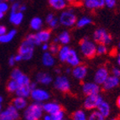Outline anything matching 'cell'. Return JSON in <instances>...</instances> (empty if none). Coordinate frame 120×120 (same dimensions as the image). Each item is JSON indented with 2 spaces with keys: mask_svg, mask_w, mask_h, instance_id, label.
I'll return each mask as SVG.
<instances>
[{
  "mask_svg": "<svg viewBox=\"0 0 120 120\" xmlns=\"http://www.w3.org/2000/svg\"><path fill=\"white\" fill-rule=\"evenodd\" d=\"M42 103L34 102L26 107L24 111V120H40L43 117Z\"/></svg>",
  "mask_w": 120,
  "mask_h": 120,
  "instance_id": "6da1fadb",
  "label": "cell"
},
{
  "mask_svg": "<svg viewBox=\"0 0 120 120\" xmlns=\"http://www.w3.org/2000/svg\"><path fill=\"white\" fill-rule=\"evenodd\" d=\"M80 50L84 57L92 59L97 55V43L85 37L80 41Z\"/></svg>",
  "mask_w": 120,
  "mask_h": 120,
  "instance_id": "7a4b0ae2",
  "label": "cell"
},
{
  "mask_svg": "<svg viewBox=\"0 0 120 120\" xmlns=\"http://www.w3.org/2000/svg\"><path fill=\"white\" fill-rule=\"evenodd\" d=\"M34 52V45L27 39H24L19 48L18 53L22 56L23 60H30L32 59Z\"/></svg>",
  "mask_w": 120,
  "mask_h": 120,
  "instance_id": "3957f363",
  "label": "cell"
},
{
  "mask_svg": "<svg viewBox=\"0 0 120 120\" xmlns=\"http://www.w3.org/2000/svg\"><path fill=\"white\" fill-rule=\"evenodd\" d=\"M76 21H77V18L72 9L62 11L59 17V23L65 27H72L76 25Z\"/></svg>",
  "mask_w": 120,
  "mask_h": 120,
  "instance_id": "277c9868",
  "label": "cell"
},
{
  "mask_svg": "<svg viewBox=\"0 0 120 120\" xmlns=\"http://www.w3.org/2000/svg\"><path fill=\"white\" fill-rule=\"evenodd\" d=\"M92 38H93V41L97 44H103L106 45L111 44L112 40L111 34L105 29L102 28L97 29L93 32Z\"/></svg>",
  "mask_w": 120,
  "mask_h": 120,
  "instance_id": "5b68a950",
  "label": "cell"
},
{
  "mask_svg": "<svg viewBox=\"0 0 120 120\" xmlns=\"http://www.w3.org/2000/svg\"><path fill=\"white\" fill-rule=\"evenodd\" d=\"M103 101V98L100 94H94L86 96L83 102V107L86 110H95L99 106V104Z\"/></svg>",
  "mask_w": 120,
  "mask_h": 120,
  "instance_id": "8992f818",
  "label": "cell"
},
{
  "mask_svg": "<svg viewBox=\"0 0 120 120\" xmlns=\"http://www.w3.org/2000/svg\"><path fill=\"white\" fill-rule=\"evenodd\" d=\"M54 86L56 90L61 92H68L71 90V82L66 76H57L54 81Z\"/></svg>",
  "mask_w": 120,
  "mask_h": 120,
  "instance_id": "52a82bcc",
  "label": "cell"
},
{
  "mask_svg": "<svg viewBox=\"0 0 120 120\" xmlns=\"http://www.w3.org/2000/svg\"><path fill=\"white\" fill-rule=\"evenodd\" d=\"M30 98H32V100L34 101V102L42 103V102H46L47 100L50 99V93L46 90H45V89L36 87L32 90L31 94H30Z\"/></svg>",
  "mask_w": 120,
  "mask_h": 120,
  "instance_id": "ba28073f",
  "label": "cell"
},
{
  "mask_svg": "<svg viewBox=\"0 0 120 120\" xmlns=\"http://www.w3.org/2000/svg\"><path fill=\"white\" fill-rule=\"evenodd\" d=\"M19 111L12 104L0 112V120H19Z\"/></svg>",
  "mask_w": 120,
  "mask_h": 120,
  "instance_id": "9c48e42d",
  "label": "cell"
},
{
  "mask_svg": "<svg viewBox=\"0 0 120 120\" xmlns=\"http://www.w3.org/2000/svg\"><path fill=\"white\" fill-rule=\"evenodd\" d=\"M82 91L83 94L86 96L89 95L99 94L101 91V87L98 84H97L94 82H86L82 84Z\"/></svg>",
  "mask_w": 120,
  "mask_h": 120,
  "instance_id": "30bf717a",
  "label": "cell"
},
{
  "mask_svg": "<svg viewBox=\"0 0 120 120\" xmlns=\"http://www.w3.org/2000/svg\"><path fill=\"white\" fill-rule=\"evenodd\" d=\"M109 75H110L109 71L106 66H100V67H98V69L96 71L94 74V78H93L94 82H96L99 86H102L104 83V82L107 80V78L109 76Z\"/></svg>",
  "mask_w": 120,
  "mask_h": 120,
  "instance_id": "8fae6325",
  "label": "cell"
},
{
  "mask_svg": "<svg viewBox=\"0 0 120 120\" xmlns=\"http://www.w3.org/2000/svg\"><path fill=\"white\" fill-rule=\"evenodd\" d=\"M87 67L83 64H80L76 66H74L71 70V75L76 78V80L82 81L86 78L87 75Z\"/></svg>",
  "mask_w": 120,
  "mask_h": 120,
  "instance_id": "7c38bea8",
  "label": "cell"
},
{
  "mask_svg": "<svg viewBox=\"0 0 120 120\" xmlns=\"http://www.w3.org/2000/svg\"><path fill=\"white\" fill-rule=\"evenodd\" d=\"M119 83H120L119 77L114 76L112 75H109V76L107 78V80L104 82V83L102 85V86L104 91H110L114 89V88H116L119 85Z\"/></svg>",
  "mask_w": 120,
  "mask_h": 120,
  "instance_id": "4fadbf2b",
  "label": "cell"
},
{
  "mask_svg": "<svg viewBox=\"0 0 120 120\" xmlns=\"http://www.w3.org/2000/svg\"><path fill=\"white\" fill-rule=\"evenodd\" d=\"M34 35L38 45H40L43 43H48L51 37V32L50 30H40L36 34H34Z\"/></svg>",
  "mask_w": 120,
  "mask_h": 120,
  "instance_id": "5bb4252c",
  "label": "cell"
},
{
  "mask_svg": "<svg viewBox=\"0 0 120 120\" xmlns=\"http://www.w3.org/2000/svg\"><path fill=\"white\" fill-rule=\"evenodd\" d=\"M43 107V110L45 113L49 114H54L56 112L61 110L62 107L60 106L58 102H45V103L42 104Z\"/></svg>",
  "mask_w": 120,
  "mask_h": 120,
  "instance_id": "9a60e30c",
  "label": "cell"
},
{
  "mask_svg": "<svg viewBox=\"0 0 120 120\" xmlns=\"http://www.w3.org/2000/svg\"><path fill=\"white\" fill-rule=\"evenodd\" d=\"M66 62L71 67H74V66H76L81 64V59L79 57V55L76 52V50L71 49Z\"/></svg>",
  "mask_w": 120,
  "mask_h": 120,
  "instance_id": "2e32d148",
  "label": "cell"
},
{
  "mask_svg": "<svg viewBox=\"0 0 120 120\" xmlns=\"http://www.w3.org/2000/svg\"><path fill=\"white\" fill-rule=\"evenodd\" d=\"M35 80L37 83L47 86L53 82V78L50 76V74H49L47 72H39L35 76Z\"/></svg>",
  "mask_w": 120,
  "mask_h": 120,
  "instance_id": "e0dca14e",
  "label": "cell"
},
{
  "mask_svg": "<svg viewBox=\"0 0 120 120\" xmlns=\"http://www.w3.org/2000/svg\"><path fill=\"white\" fill-rule=\"evenodd\" d=\"M83 4L87 9L94 10L105 6V0H85Z\"/></svg>",
  "mask_w": 120,
  "mask_h": 120,
  "instance_id": "ac0fdd59",
  "label": "cell"
},
{
  "mask_svg": "<svg viewBox=\"0 0 120 120\" xmlns=\"http://www.w3.org/2000/svg\"><path fill=\"white\" fill-rule=\"evenodd\" d=\"M12 105L15 108H17L19 111L24 110L26 107L28 106V102H27V98H22V97L16 96L13 99Z\"/></svg>",
  "mask_w": 120,
  "mask_h": 120,
  "instance_id": "d6986e66",
  "label": "cell"
},
{
  "mask_svg": "<svg viewBox=\"0 0 120 120\" xmlns=\"http://www.w3.org/2000/svg\"><path fill=\"white\" fill-rule=\"evenodd\" d=\"M42 64L46 67H51L56 64V58L55 56L50 52L45 51L42 56Z\"/></svg>",
  "mask_w": 120,
  "mask_h": 120,
  "instance_id": "ffe728a7",
  "label": "cell"
},
{
  "mask_svg": "<svg viewBox=\"0 0 120 120\" xmlns=\"http://www.w3.org/2000/svg\"><path fill=\"white\" fill-rule=\"evenodd\" d=\"M32 92V88L30 85H25V86H19V88L16 90V92H14L15 95L18 97H22V98H28L29 97H30Z\"/></svg>",
  "mask_w": 120,
  "mask_h": 120,
  "instance_id": "44dd1931",
  "label": "cell"
},
{
  "mask_svg": "<svg viewBox=\"0 0 120 120\" xmlns=\"http://www.w3.org/2000/svg\"><path fill=\"white\" fill-rule=\"evenodd\" d=\"M24 19V13L17 11V12H10L9 21L14 25H19Z\"/></svg>",
  "mask_w": 120,
  "mask_h": 120,
  "instance_id": "7402d4cb",
  "label": "cell"
},
{
  "mask_svg": "<svg viewBox=\"0 0 120 120\" xmlns=\"http://www.w3.org/2000/svg\"><path fill=\"white\" fill-rule=\"evenodd\" d=\"M97 110L100 112V113L102 114L104 118H108L109 115H110L111 107H110V105H109V103H108V102H106V101L103 100L100 104H99V106L98 107Z\"/></svg>",
  "mask_w": 120,
  "mask_h": 120,
  "instance_id": "603a6c76",
  "label": "cell"
},
{
  "mask_svg": "<svg viewBox=\"0 0 120 120\" xmlns=\"http://www.w3.org/2000/svg\"><path fill=\"white\" fill-rule=\"evenodd\" d=\"M71 48L69 47L67 45H62L60 47V50H59L58 53H57V57H58V60L60 62H66V59H67V56L69 55V52H70Z\"/></svg>",
  "mask_w": 120,
  "mask_h": 120,
  "instance_id": "cb8c5ba5",
  "label": "cell"
},
{
  "mask_svg": "<svg viewBox=\"0 0 120 120\" xmlns=\"http://www.w3.org/2000/svg\"><path fill=\"white\" fill-rule=\"evenodd\" d=\"M49 4L56 10H63L67 6L66 0H49Z\"/></svg>",
  "mask_w": 120,
  "mask_h": 120,
  "instance_id": "d4e9b609",
  "label": "cell"
},
{
  "mask_svg": "<svg viewBox=\"0 0 120 120\" xmlns=\"http://www.w3.org/2000/svg\"><path fill=\"white\" fill-rule=\"evenodd\" d=\"M16 34H17V30L14 29V30H9L6 34H3V35H0V43H3V44L9 43L10 41L15 37Z\"/></svg>",
  "mask_w": 120,
  "mask_h": 120,
  "instance_id": "484cf974",
  "label": "cell"
},
{
  "mask_svg": "<svg viewBox=\"0 0 120 120\" xmlns=\"http://www.w3.org/2000/svg\"><path fill=\"white\" fill-rule=\"evenodd\" d=\"M57 38H58L59 40V43L61 44L62 45H68L71 41V34L68 31H62L59 34V35L57 36Z\"/></svg>",
  "mask_w": 120,
  "mask_h": 120,
  "instance_id": "4316f807",
  "label": "cell"
},
{
  "mask_svg": "<svg viewBox=\"0 0 120 120\" xmlns=\"http://www.w3.org/2000/svg\"><path fill=\"white\" fill-rule=\"evenodd\" d=\"M30 28L32 30H35V31H39L41 30L43 26V20L42 19H40V17H34L32 19L30 20Z\"/></svg>",
  "mask_w": 120,
  "mask_h": 120,
  "instance_id": "83f0119b",
  "label": "cell"
},
{
  "mask_svg": "<svg viewBox=\"0 0 120 120\" xmlns=\"http://www.w3.org/2000/svg\"><path fill=\"white\" fill-rule=\"evenodd\" d=\"M71 120H87V114L83 109H78L71 114Z\"/></svg>",
  "mask_w": 120,
  "mask_h": 120,
  "instance_id": "f1b7e54d",
  "label": "cell"
},
{
  "mask_svg": "<svg viewBox=\"0 0 120 120\" xmlns=\"http://www.w3.org/2000/svg\"><path fill=\"white\" fill-rule=\"evenodd\" d=\"M92 23V19L89 18V17L84 16V17L80 18L79 19H77V21H76V25L78 29H82V28H83V27H85V26L91 24Z\"/></svg>",
  "mask_w": 120,
  "mask_h": 120,
  "instance_id": "f546056e",
  "label": "cell"
},
{
  "mask_svg": "<svg viewBox=\"0 0 120 120\" xmlns=\"http://www.w3.org/2000/svg\"><path fill=\"white\" fill-rule=\"evenodd\" d=\"M87 120H105V118L97 109H95L91 111L87 116Z\"/></svg>",
  "mask_w": 120,
  "mask_h": 120,
  "instance_id": "4dcf8cb0",
  "label": "cell"
},
{
  "mask_svg": "<svg viewBox=\"0 0 120 120\" xmlns=\"http://www.w3.org/2000/svg\"><path fill=\"white\" fill-rule=\"evenodd\" d=\"M19 88L18 82L14 79H10V81L7 84V91L10 93H14L16 90Z\"/></svg>",
  "mask_w": 120,
  "mask_h": 120,
  "instance_id": "1f68e13d",
  "label": "cell"
},
{
  "mask_svg": "<svg viewBox=\"0 0 120 120\" xmlns=\"http://www.w3.org/2000/svg\"><path fill=\"white\" fill-rule=\"evenodd\" d=\"M17 82H18L19 84V86H25V85H30V82H31V81H30V77H29L27 75H25L24 73H23L21 76H19V77L17 79V80H15Z\"/></svg>",
  "mask_w": 120,
  "mask_h": 120,
  "instance_id": "d6a6232c",
  "label": "cell"
},
{
  "mask_svg": "<svg viewBox=\"0 0 120 120\" xmlns=\"http://www.w3.org/2000/svg\"><path fill=\"white\" fill-rule=\"evenodd\" d=\"M108 51V47L106 45L98 44L97 45V55L98 56H102L105 55Z\"/></svg>",
  "mask_w": 120,
  "mask_h": 120,
  "instance_id": "836d02e7",
  "label": "cell"
},
{
  "mask_svg": "<svg viewBox=\"0 0 120 120\" xmlns=\"http://www.w3.org/2000/svg\"><path fill=\"white\" fill-rule=\"evenodd\" d=\"M64 119H65V112L63 109L56 112L54 114H51V120H64Z\"/></svg>",
  "mask_w": 120,
  "mask_h": 120,
  "instance_id": "e575fe53",
  "label": "cell"
},
{
  "mask_svg": "<svg viewBox=\"0 0 120 120\" xmlns=\"http://www.w3.org/2000/svg\"><path fill=\"white\" fill-rule=\"evenodd\" d=\"M60 46L57 43H52L51 45H50V47H49V52H50L52 55H54V56H56V55H57V53H58L59 50H60Z\"/></svg>",
  "mask_w": 120,
  "mask_h": 120,
  "instance_id": "d590c367",
  "label": "cell"
},
{
  "mask_svg": "<svg viewBox=\"0 0 120 120\" xmlns=\"http://www.w3.org/2000/svg\"><path fill=\"white\" fill-rule=\"evenodd\" d=\"M23 74V72L18 68H14V70L11 71V74H10V77L11 79H14V80H17L19 77L21 75Z\"/></svg>",
  "mask_w": 120,
  "mask_h": 120,
  "instance_id": "8d00e7d4",
  "label": "cell"
},
{
  "mask_svg": "<svg viewBox=\"0 0 120 120\" xmlns=\"http://www.w3.org/2000/svg\"><path fill=\"white\" fill-rule=\"evenodd\" d=\"M59 19H57L56 17H55L54 19H52L50 23L48 24L49 27H50V30H54V29L57 28V26L59 25Z\"/></svg>",
  "mask_w": 120,
  "mask_h": 120,
  "instance_id": "74e56055",
  "label": "cell"
},
{
  "mask_svg": "<svg viewBox=\"0 0 120 120\" xmlns=\"http://www.w3.org/2000/svg\"><path fill=\"white\" fill-rule=\"evenodd\" d=\"M118 0H105V6L108 8H113L116 7Z\"/></svg>",
  "mask_w": 120,
  "mask_h": 120,
  "instance_id": "f35d334b",
  "label": "cell"
},
{
  "mask_svg": "<svg viewBox=\"0 0 120 120\" xmlns=\"http://www.w3.org/2000/svg\"><path fill=\"white\" fill-rule=\"evenodd\" d=\"M8 8H9V5H8V4L7 2L2 1V2L0 3V12L5 14L8 10Z\"/></svg>",
  "mask_w": 120,
  "mask_h": 120,
  "instance_id": "ab89813d",
  "label": "cell"
},
{
  "mask_svg": "<svg viewBox=\"0 0 120 120\" xmlns=\"http://www.w3.org/2000/svg\"><path fill=\"white\" fill-rule=\"evenodd\" d=\"M111 72H112V76H117V77H119L120 78V68L119 67H117V66H113L112 68V71H111Z\"/></svg>",
  "mask_w": 120,
  "mask_h": 120,
  "instance_id": "60d3db41",
  "label": "cell"
},
{
  "mask_svg": "<svg viewBox=\"0 0 120 120\" xmlns=\"http://www.w3.org/2000/svg\"><path fill=\"white\" fill-rule=\"evenodd\" d=\"M20 5L21 4L19 2H14L12 4V6H11V12H17V11H19V8Z\"/></svg>",
  "mask_w": 120,
  "mask_h": 120,
  "instance_id": "b9f144b4",
  "label": "cell"
},
{
  "mask_svg": "<svg viewBox=\"0 0 120 120\" xmlns=\"http://www.w3.org/2000/svg\"><path fill=\"white\" fill-rule=\"evenodd\" d=\"M54 18H55V15L53 14H47V16H46V18H45V22L47 23V24H49L52 19H54Z\"/></svg>",
  "mask_w": 120,
  "mask_h": 120,
  "instance_id": "7bdbcfd3",
  "label": "cell"
},
{
  "mask_svg": "<svg viewBox=\"0 0 120 120\" xmlns=\"http://www.w3.org/2000/svg\"><path fill=\"white\" fill-rule=\"evenodd\" d=\"M15 63H16V61L14 60V56H10L9 59H8V65H9L10 66H14V65H15Z\"/></svg>",
  "mask_w": 120,
  "mask_h": 120,
  "instance_id": "ee69618b",
  "label": "cell"
},
{
  "mask_svg": "<svg viewBox=\"0 0 120 120\" xmlns=\"http://www.w3.org/2000/svg\"><path fill=\"white\" fill-rule=\"evenodd\" d=\"M7 33V28L4 25H0V35L6 34Z\"/></svg>",
  "mask_w": 120,
  "mask_h": 120,
  "instance_id": "f6af8a7d",
  "label": "cell"
},
{
  "mask_svg": "<svg viewBox=\"0 0 120 120\" xmlns=\"http://www.w3.org/2000/svg\"><path fill=\"white\" fill-rule=\"evenodd\" d=\"M49 47H50V45L48 43H43V44H41V48H42V50L44 51H48Z\"/></svg>",
  "mask_w": 120,
  "mask_h": 120,
  "instance_id": "bcb514c9",
  "label": "cell"
},
{
  "mask_svg": "<svg viewBox=\"0 0 120 120\" xmlns=\"http://www.w3.org/2000/svg\"><path fill=\"white\" fill-rule=\"evenodd\" d=\"M14 60H15V61L16 62H19V61H22L23 60V58H22V56H20L19 54H17L14 56Z\"/></svg>",
  "mask_w": 120,
  "mask_h": 120,
  "instance_id": "7dc6e473",
  "label": "cell"
},
{
  "mask_svg": "<svg viewBox=\"0 0 120 120\" xmlns=\"http://www.w3.org/2000/svg\"><path fill=\"white\" fill-rule=\"evenodd\" d=\"M116 62H117V64H118V66L120 67V51L118 52L116 56Z\"/></svg>",
  "mask_w": 120,
  "mask_h": 120,
  "instance_id": "c3c4849f",
  "label": "cell"
},
{
  "mask_svg": "<svg viewBox=\"0 0 120 120\" xmlns=\"http://www.w3.org/2000/svg\"><path fill=\"white\" fill-rule=\"evenodd\" d=\"M43 120H51V115L49 113H46L43 116Z\"/></svg>",
  "mask_w": 120,
  "mask_h": 120,
  "instance_id": "681fc988",
  "label": "cell"
},
{
  "mask_svg": "<svg viewBox=\"0 0 120 120\" xmlns=\"http://www.w3.org/2000/svg\"><path fill=\"white\" fill-rule=\"evenodd\" d=\"M26 9H27V7H26L25 5H20L19 8V12L24 13Z\"/></svg>",
  "mask_w": 120,
  "mask_h": 120,
  "instance_id": "f907efd6",
  "label": "cell"
},
{
  "mask_svg": "<svg viewBox=\"0 0 120 120\" xmlns=\"http://www.w3.org/2000/svg\"><path fill=\"white\" fill-rule=\"evenodd\" d=\"M66 3L67 4H75L76 2H77L78 0H66Z\"/></svg>",
  "mask_w": 120,
  "mask_h": 120,
  "instance_id": "816d5d0a",
  "label": "cell"
},
{
  "mask_svg": "<svg viewBox=\"0 0 120 120\" xmlns=\"http://www.w3.org/2000/svg\"><path fill=\"white\" fill-rule=\"evenodd\" d=\"M116 104H117V106H118V108L120 109V95H119V96H118V98H117Z\"/></svg>",
  "mask_w": 120,
  "mask_h": 120,
  "instance_id": "f5cc1de1",
  "label": "cell"
},
{
  "mask_svg": "<svg viewBox=\"0 0 120 120\" xmlns=\"http://www.w3.org/2000/svg\"><path fill=\"white\" fill-rule=\"evenodd\" d=\"M71 70L72 69H71V68H66V73H68V74H71Z\"/></svg>",
  "mask_w": 120,
  "mask_h": 120,
  "instance_id": "db71d44e",
  "label": "cell"
},
{
  "mask_svg": "<svg viewBox=\"0 0 120 120\" xmlns=\"http://www.w3.org/2000/svg\"><path fill=\"white\" fill-rule=\"evenodd\" d=\"M4 13L0 12V19H1L4 18Z\"/></svg>",
  "mask_w": 120,
  "mask_h": 120,
  "instance_id": "11a10c76",
  "label": "cell"
},
{
  "mask_svg": "<svg viewBox=\"0 0 120 120\" xmlns=\"http://www.w3.org/2000/svg\"><path fill=\"white\" fill-rule=\"evenodd\" d=\"M3 100H4V99H3V97L0 96V102H1V103L3 102Z\"/></svg>",
  "mask_w": 120,
  "mask_h": 120,
  "instance_id": "9f6ffc18",
  "label": "cell"
},
{
  "mask_svg": "<svg viewBox=\"0 0 120 120\" xmlns=\"http://www.w3.org/2000/svg\"><path fill=\"white\" fill-rule=\"evenodd\" d=\"M2 112V103L0 102V112Z\"/></svg>",
  "mask_w": 120,
  "mask_h": 120,
  "instance_id": "6f0895ef",
  "label": "cell"
},
{
  "mask_svg": "<svg viewBox=\"0 0 120 120\" xmlns=\"http://www.w3.org/2000/svg\"><path fill=\"white\" fill-rule=\"evenodd\" d=\"M56 72L59 74V73H60V70H58V69H57V70H56Z\"/></svg>",
  "mask_w": 120,
  "mask_h": 120,
  "instance_id": "680465c9",
  "label": "cell"
},
{
  "mask_svg": "<svg viewBox=\"0 0 120 120\" xmlns=\"http://www.w3.org/2000/svg\"><path fill=\"white\" fill-rule=\"evenodd\" d=\"M118 50H120V41H119V43H118Z\"/></svg>",
  "mask_w": 120,
  "mask_h": 120,
  "instance_id": "91938a15",
  "label": "cell"
},
{
  "mask_svg": "<svg viewBox=\"0 0 120 120\" xmlns=\"http://www.w3.org/2000/svg\"><path fill=\"white\" fill-rule=\"evenodd\" d=\"M111 120H118V119H117V118H112Z\"/></svg>",
  "mask_w": 120,
  "mask_h": 120,
  "instance_id": "94428289",
  "label": "cell"
},
{
  "mask_svg": "<svg viewBox=\"0 0 120 120\" xmlns=\"http://www.w3.org/2000/svg\"><path fill=\"white\" fill-rule=\"evenodd\" d=\"M3 1H8V0H3Z\"/></svg>",
  "mask_w": 120,
  "mask_h": 120,
  "instance_id": "6125c7cd",
  "label": "cell"
},
{
  "mask_svg": "<svg viewBox=\"0 0 120 120\" xmlns=\"http://www.w3.org/2000/svg\"><path fill=\"white\" fill-rule=\"evenodd\" d=\"M2 1H3V0H0V3H1V2H2Z\"/></svg>",
  "mask_w": 120,
  "mask_h": 120,
  "instance_id": "be15d7a7",
  "label": "cell"
},
{
  "mask_svg": "<svg viewBox=\"0 0 120 120\" xmlns=\"http://www.w3.org/2000/svg\"><path fill=\"white\" fill-rule=\"evenodd\" d=\"M10 1H14V0H10Z\"/></svg>",
  "mask_w": 120,
  "mask_h": 120,
  "instance_id": "e7e4bbea",
  "label": "cell"
},
{
  "mask_svg": "<svg viewBox=\"0 0 120 120\" xmlns=\"http://www.w3.org/2000/svg\"><path fill=\"white\" fill-rule=\"evenodd\" d=\"M82 1H85V0H82Z\"/></svg>",
  "mask_w": 120,
  "mask_h": 120,
  "instance_id": "03108f58",
  "label": "cell"
},
{
  "mask_svg": "<svg viewBox=\"0 0 120 120\" xmlns=\"http://www.w3.org/2000/svg\"><path fill=\"white\" fill-rule=\"evenodd\" d=\"M64 120H66V119H64Z\"/></svg>",
  "mask_w": 120,
  "mask_h": 120,
  "instance_id": "003e7915",
  "label": "cell"
}]
</instances>
